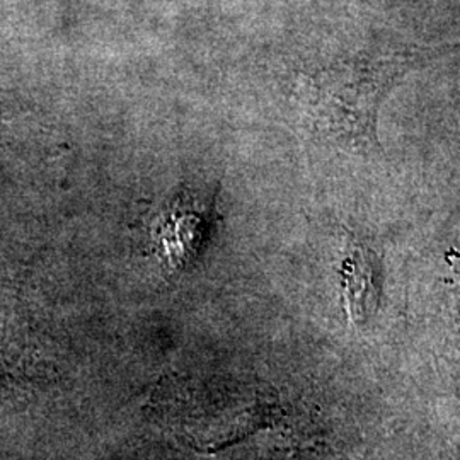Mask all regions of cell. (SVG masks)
Returning a JSON list of instances; mask_svg holds the SVG:
<instances>
[{
    "mask_svg": "<svg viewBox=\"0 0 460 460\" xmlns=\"http://www.w3.org/2000/svg\"><path fill=\"white\" fill-rule=\"evenodd\" d=\"M404 70L402 62H362L331 74L321 98L329 132L353 152H376L380 104Z\"/></svg>",
    "mask_w": 460,
    "mask_h": 460,
    "instance_id": "1",
    "label": "cell"
},
{
    "mask_svg": "<svg viewBox=\"0 0 460 460\" xmlns=\"http://www.w3.org/2000/svg\"><path fill=\"white\" fill-rule=\"evenodd\" d=\"M346 294L349 309L357 321H365L370 314V300L376 302V270L370 256L363 251H355L345 263Z\"/></svg>",
    "mask_w": 460,
    "mask_h": 460,
    "instance_id": "2",
    "label": "cell"
}]
</instances>
